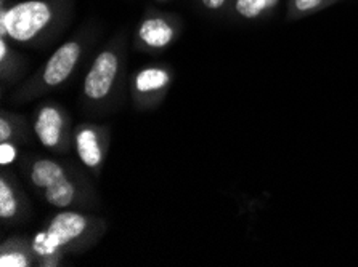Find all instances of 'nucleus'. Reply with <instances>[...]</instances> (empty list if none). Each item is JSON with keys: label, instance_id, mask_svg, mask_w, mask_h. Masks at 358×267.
Returning <instances> with one entry per match:
<instances>
[{"label": "nucleus", "instance_id": "nucleus-1", "mask_svg": "<svg viewBox=\"0 0 358 267\" xmlns=\"http://www.w3.org/2000/svg\"><path fill=\"white\" fill-rule=\"evenodd\" d=\"M106 232L103 218L69 208L59 210L45 227L31 237L37 266L58 267L68 254L83 253L101 241Z\"/></svg>", "mask_w": 358, "mask_h": 267}, {"label": "nucleus", "instance_id": "nucleus-2", "mask_svg": "<svg viewBox=\"0 0 358 267\" xmlns=\"http://www.w3.org/2000/svg\"><path fill=\"white\" fill-rule=\"evenodd\" d=\"M74 0H21L0 7V37L34 45L58 31L69 18Z\"/></svg>", "mask_w": 358, "mask_h": 267}, {"label": "nucleus", "instance_id": "nucleus-3", "mask_svg": "<svg viewBox=\"0 0 358 267\" xmlns=\"http://www.w3.org/2000/svg\"><path fill=\"white\" fill-rule=\"evenodd\" d=\"M24 174L37 195L53 208L69 210L92 204L94 190L83 173L69 163L50 157H31L24 163Z\"/></svg>", "mask_w": 358, "mask_h": 267}, {"label": "nucleus", "instance_id": "nucleus-4", "mask_svg": "<svg viewBox=\"0 0 358 267\" xmlns=\"http://www.w3.org/2000/svg\"><path fill=\"white\" fill-rule=\"evenodd\" d=\"M87 48L84 36L71 37L50 54L42 66L13 93L15 101H31L62 86L76 73Z\"/></svg>", "mask_w": 358, "mask_h": 267}, {"label": "nucleus", "instance_id": "nucleus-5", "mask_svg": "<svg viewBox=\"0 0 358 267\" xmlns=\"http://www.w3.org/2000/svg\"><path fill=\"white\" fill-rule=\"evenodd\" d=\"M126 66V47L122 37L108 42V45L96 53L87 70L83 84V98L90 105H101L115 95L119 79Z\"/></svg>", "mask_w": 358, "mask_h": 267}, {"label": "nucleus", "instance_id": "nucleus-6", "mask_svg": "<svg viewBox=\"0 0 358 267\" xmlns=\"http://www.w3.org/2000/svg\"><path fill=\"white\" fill-rule=\"evenodd\" d=\"M32 132L47 151L66 154L73 147V127L66 109L58 102L45 101L36 109L32 117Z\"/></svg>", "mask_w": 358, "mask_h": 267}, {"label": "nucleus", "instance_id": "nucleus-7", "mask_svg": "<svg viewBox=\"0 0 358 267\" xmlns=\"http://www.w3.org/2000/svg\"><path fill=\"white\" fill-rule=\"evenodd\" d=\"M182 26V20L176 15L148 10L135 27L134 45L150 53L167 50L180 37Z\"/></svg>", "mask_w": 358, "mask_h": 267}, {"label": "nucleus", "instance_id": "nucleus-8", "mask_svg": "<svg viewBox=\"0 0 358 267\" xmlns=\"http://www.w3.org/2000/svg\"><path fill=\"white\" fill-rule=\"evenodd\" d=\"M173 82V73L164 64H153L138 69L130 80V95L135 109L148 111L159 106Z\"/></svg>", "mask_w": 358, "mask_h": 267}, {"label": "nucleus", "instance_id": "nucleus-9", "mask_svg": "<svg viewBox=\"0 0 358 267\" xmlns=\"http://www.w3.org/2000/svg\"><path fill=\"white\" fill-rule=\"evenodd\" d=\"M111 143L110 128L105 125L84 122L73 132V149L85 170L100 176Z\"/></svg>", "mask_w": 358, "mask_h": 267}, {"label": "nucleus", "instance_id": "nucleus-10", "mask_svg": "<svg viewBox=\"0 0 358 267\" xmlns=\"http://www.w3.org/2000/svg\"><path fill=\"white\" fill-rule=\"evenodd\" d=\"M28 213V199L16 179L2 168L0 174V221L3 224L20 222Z\"/></svg>", "mask_w": 358, "mask_h": 267}, {"label": "nucleus", "instance_id": "nucleus-11", "mask_svg": "<svg viewBox=\"0 0 358 267\" xmlns=\"http://www.w3.org/2000/svg\"><path fill=\"white\" fill-rule=\"evenodd\" d=\"M37 259L31 237L13 236L0 243V267H32Z\"/></svg>", "mask_w": 358, "mask_h": 267}, {"label": "nucleus", "instance_id": "nucleus-12", "mask_svg": "<svg viewBox=\"0 0 358 267\" xmlns=\"http://www.w3.org/2000/svg\"><path fill=\"white\" fill-rule=\"evenodd\" d=\"M26 61L23 54L16 52L7 37H0V80L3 85L16 84L20 80Z\"/></svg>", "mask_w": 358, "mask_h": 267}, {"label": "nucleus", "instance_id": "nucleus-13", "mask_svg": "<svg viewBox=\"0 0 358 267\" xmlns=\"http://www.w3.org/2000/svg\"><path fill=\"white\" fill-rule=\"evenodd\" d=\"M281 0H231L230 13L243 21H257L272 15Z\"/></svg>", "mask_w": 358, "mask_h": 267}, {"label": "nucleus", "instance_id": "nucleus-14", "mask_svg": "<svg viewBox=\"0 0 358 267\" xmlns=\"http://www.w3.org/2000/svg\"><path fill=\"white\" fill-rule=\"evenodd\" d=\"M29 139V123L20 114L10 112L2 109L0 112V143H28Z\"/></svg>", "mask_w": 358, "mask_h": 267}, {"label": "nucleus", "instance_id": "nucleus-15", "mask_svg": "<svg viewBox=\"0 0 358 267\" xmlns=\"http://www.w3.org/2000/svg\"><path fill=\"white\" fill-rule=\"evenodd\" d=\"M341 0H287L286 3V21H299L307 16L323 12L333 5L339 3Z\"/></svg>", "mask_w": 358, "mask_h": 267}, {"label": "nucleus", "instance_id": "nucleus-16", "mask_svg": "<svg viewBox=\"0 0 358 267\" xmlns=\"http://www.w3.org/2000/svg\"><path fill=\"white\" fill-rule=\"evenodd\" d=\"M20 157V144L13 141L0 143V167L7 168L18 160Z\"/></svg>", "mask_w": 358, "mask_h": 267}, {"label": "nucleus", "instance_id": "nucleus-17", "mask_svg": "<svg viewBox=\"0 0 358 267\" xmlns=\"http://www.w3.org/2000/svg\"><path fill=\"white\" fill-rule=\"evenodd\" d=\"M199 3L210 13H222L230 8L231 0H199Z\"/></svg>", "mask_w": 358, "mask_h": 267}, {"label": "nucleus", "instance_id": "nucleus-18", "mask_svg": "<svg viewBox=\"0 0 358 267\" xmlns=\"http://www.w3.org/2000/svg\"><path fill=\"white\" fill-rule=\"evenodd\" d=\"M156 2H169V0H156Z\"/></svg>", "mask_w": 358, "mask_h": 267}]
</instances>
